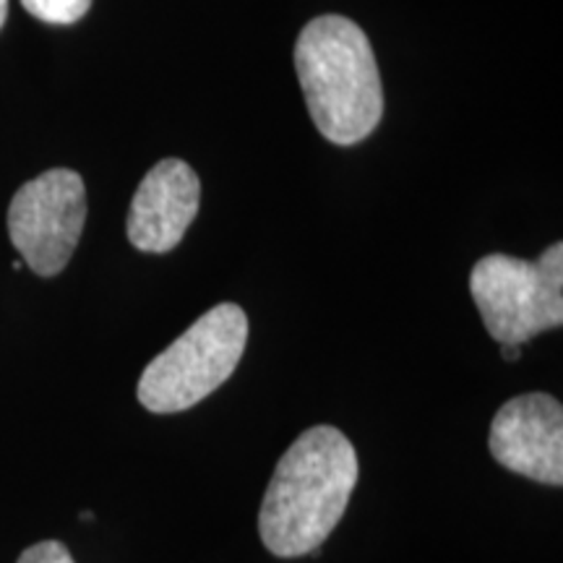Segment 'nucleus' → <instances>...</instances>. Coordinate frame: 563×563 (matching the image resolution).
<instances>
[{
    "mask_svg": "<svg viewBox=\"0 0 563 563\" xmlns=\"http://www.w3.org/2000/svg\"><path fill=\"white\" fill-rule=\"evenodd\" d=\"M87 224L81 175L53 167L19 188L9 207V238L21 262L40 277L66 269Z\"/></svg>",
    "mask_w": 563,
    "mask_h": 563,
    "instance_id": "5",
    "label": "nucleus"
},
{
    "mask_svg": "<svg viewBox=\"0 0 563 563\" xmlns=\"http://www.w3.org/2000/svg\"><path fill=\"white\" fill-rule=\"evenodd\" d=\"M470 292L488 334L501 344H525L563 323V245L538 262L490 253L470 274Z\"/></svg>",
    "mask_w": 563,
    "mask_h": 563,
    "instance_id": "4",
    "label": "nucleus"
},
{
    "mask_svg": "<svg viewBox=\"0 0 563 563\" xmlns=\"http://www.w3.org/2000/svg\"><path fill=\"white\" fill-rule=\"evenodd\" d=\"M488 449L501 467L540 485H563V407L532 391L506 402L490 422Z\"/></svg>",
    "mask_w": 563,
    "mask_h": 563,
    "instance_id": "6",
    "label": "nucleus"
},
{
    "mask_svg": "<svg viewBox=\"0 0 563 563\" xmlns=\"http://www.w3.org/2000/svg\"><path fill=\"white\" fill-rule=\"evenodd\" d=\"M295 70L316 129L332 144H357L382 123V74L352 19L329 13L308 21L295 42Z\"/></svg>",
    "mask_w": 563,
    "mask_h": 563,
    "instance_id": "2",
    "label": "nucleus"
},
{
    "mask_svg": "<svg viewBox=\"0 0 563 563\" xmlns=\"http://www.w3.org/2000/svg\"><path fill=\"white\" fill-rule=\"evenodd\" d=\"M249 342V319L235 302H220L183 332L141 373L136 397L154 415L186 412L235 373Z\"/></svg>",
    "mask_w": 563,
    "mask_h": 563,
    "instance_id": "3",
    "label": "nucleus"
},
{
    "mask_svg": "<svg viewBox=\"0 0 563 563\" xmlns=\"http://www.w3.org/2000/svg\"><path fill=\"white\" fill-rule=\"evenodd\" d=\"M361 475L352 441L334 426H313L274 470L258 511V534L277 559L319 553L342 522Z\"/></svg>",
    "mask_w": 563,
    "mask_h": 563,
    "instance_id": "1",
    "label": "nucleus"
},
{
    "mask_svg": "<svg viewBox=\"0 0 563 563\" xmlns=\"http://www.w3.org/2000/svg\"><path fill=\"white\" fill-rule=\"evenodd\" d=\"M5 16H9V0H0V26L5 24Z\"/></svg>",
    "mask_w": 563,
    "mask_h": 563,
    "instance_id": "11",
    "label": "nucleus"
},
{
    "mask_svg": "<svg viewBox=\"0 0 563 563\" xmlns=\"http://www.w3.org/2000/svg\"><path fill=\"white\" fill-rule=\"evenodd\" d=\"M16 563H76L68 548L58 540H42V543L26 548Z\"/></svg>",
    "mask_w": 563,
    "mask_h": 563,
    "instance_id": "9",
    "label": "nucleus"
},
{
    "mask_svg": "<svg viewBox=\"0 0 563 563\" xmlns=\"http://www.w3.org/2000/svg\"><path fill=\"white\" fill-rule=\"evenodd\" d=\"M519 357H522V350H519V344H504V361L506 363H517Z\"/></svg>",
    "mask_w": 563,
    "mask_h": 563,
    "instance_id": "10",
    "label": "nucleus"
},
{
    "mask_svg": "<svg viewBox=\"0 0 563 563\" xmlns=\"http://www.w3.org/2000/svg\"><path fill=\"white\" fill-rule=\"evenodd\" d=\"M21 5L47 24H74L91 9V0H21Z\"/></svg>",
    "mask_w": 563,
    "mask_h": 563,
    "instance_id": "8",
    "label": "nucleus"
},
{
    "mask_svg": "<svg viewBox=\"0 0 563 563\" xmlns=\"http://www.w3.org/2000/svg\"><path fill=\"white\" fill-rule=\"evenodd\" d=\"M201 183L183 159H162L144 175L129 209V241L136 251L170 253L199 214Z\"/></svg>",
    "mask_w": 563,
    "mask_h": 563,
    "instance_id": "7",
    "label": "nucleus"
}]
</instances>
